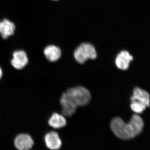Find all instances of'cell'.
<instances>
[{
	"label": "cell",
	"mask_w": 150,
	"mask_h": 150,
	"mask_svg": "<svg viewBox=\"0 0 150 150\" xmlns=\"http://www.w3.org/2000/svg\"><path fill=\"white\" fill-rule=\"evenodd\" d=\"M91 95L88 90L83 86H76L68 89L63 93L60 98L63 115L70 117L74 114L79 106L88 104Z\"/></svg>",
	"instance_id": "6da1fadb"
},
{
	"label": "cell",
	"mask_w": 150,
	"mask_h": 150,
	"mask_svg": "<svg viewBox=\"0 0 150 150\" xmlns=\"http://www.w3.org/2000/svg\"><path fill=\"white\" fill-rule=\"evenodd\" d=\"M144 126L143 119L137 114L132 115L128 123L118 117H115L110 122V128L113 133L123 140L131 139L137 137L142 132Z\"/></svg>",
	"instance_id": "7a4b0ae2"
},
{
	"label": "cell",
	"mask_w": 150,
	"mask_h": 150,
	"mask_svg": "<svg viewBox=\"0 0 150 150\" xmlns=\"http://www.w3.org/2000/svg\"><path fill=\"white\" fill-rule=\"evenodd\" d=\"M97 56L96 49L91 43H81L74 51L75 59L78 63L81 64H83L88 59H96Z\"/></svg>",
	"instance_id": "3957f363"
},
{
	"label": "cell",
	"mask_w": 150,
	"mask_h": 150,
	"mask_svg": "<svg viewBox=\"0 0 150 150\" xmlns=\"http://www.w3.org/2000/svg\"><path fill=\"white\" fill-rule=\"evenodd\" d=\"M27 53L23 50H19L14 51L11 64L13 68L20 70L25 68L28 63Z\"/></svg>",
	"instance_id": "277c9868"
},
{
	"label": "cell",
	"mask_w": 150,
	"mask_h": 150,
	"mask_svg": "<svg viewBox=\"0 0 150 150\" xmlns=\"http://www.w3.org/2000/svg\"><path fill=\"white\" fill-rule=\"evenodd\" d=\"M14 144L18 150H30L34 144L32 137L29 134H18L14 140Z\"/></svg>",
	"instance_id": "5b68a950"
},
{
	"label": "cell",
	"mask_w": 150,
	"mask_h": 150,
	"mask_svg": "<svg viewBox=\"0 0 150 150\" xmlns=\"http://www.w3.org/2000/svg\"><path fill=\"white\" fill-rule=\"evenodd\" d=\"M45 143L46 146L51 150H58L61 148L62 142L59 134L55 131L48 132L45 135Z\"/></svg>",
	"instance_id": "8992f818"
},
{
	"label": "cell",
	"mask_w": 150,
	"mask_h": 150,
	"mask_svg": "<svg viewBox=\"0 0 150 150\" xmlns=\"http://www.w3.org/2000/svg\"><path fill=\"white\" fill-rule=\"evenodd\" d=\"M133 56L128 51L123 50L117 55L115 60V63L118 69L126 70L129 68L131 61H133Z\"/></svg>",
	"instance_id": "52a82bcc"
},
{
	"label": "cell",
	"mask_w": 150,
	"mask_h": 150,
	"mask_svg": "<svg viewBox=\"0 0 150 150\" xmlns=\"http://www.w3.org/2000/svg\"><path fill=\"white\" fill-rule=\"evenodd\" d=\"M16 25L13 22L7 18L0 21V35L3 39H7L13 35Z\"/></svg>",
	"instance_id": "ba28073f"
},
{
	"label": "cell",
	"mask_w": 150,
	"mask_h": 150,
	"mask_svg": "<svg viewBox=\"0 0 150 150\" xmlns=\"http://www.w3.org/2000/svg\"><path fill=\"white\" fill-rule=\"evenodd\" d=\"M43 54L49 62H57L62 56V51L58 46L50 45L45 47L43 50Z\"/></svg>",
	"instance_id": "9c48e42d"
},
{
	"label": "cell",
	"mask_w": 150,
	"mask_h": 150,
	"mask_svg": "<svg viewBox=\"0 0 150 150\" xmlns=\"http://www.w3.org/2000/svg\"><path fill=\"white\" fill-rule=\"evenodd\" d=\"M131 101H139L146 105L147 107L150 106V96L147 92L139 87H136L133 91Z\"/></svg>",
	"instance_id": "30bf717a"
},
{
	"label": "cell",
	"mask_w": 150,
	"mask_h": 150,
	"mask_svg": "<svg viewBox=\"0 0 150 150\" xmlns=\"http://www.w3.org/2000/svg\"><path fill=\"white\" fill-rule=\"evenodd\" d=\"M48 125L55 129H59L66 126L67 120L65 116L57 112H54L48 120Z\"/></svg>",
	"instance_id": "8fae6325"
},
{
	"label": "cell",
	"mask_w": 150,
	"mask_h": 150,
	"mask_svg": "<svg viewBox=\"0 0 150 150\" xmlns=\"http://www.w3.org/2000/svg\"><path fill=\"white\" fill-rule=\"evenodd\" d=\"M147 106L146 105L144 104L139 101L134 100L131 101V110H133L136 113L140 114L144 112V110H146Z\"/></svg>",
	"instance_id": "7c38bea8"
},
{
	"label": "cell",
	"mask_w": 150,
	"mask_h": 150,
	"mask_svg": "<svg viewBox=\"0 0 150 150\" xmlns=\"http://www.w3.org/2000/svg\"><path fill=\"white\" fill-rule=\"evenodd\" d=\"M3 75V71L2 69L1 68V67H0V79H1Z\"/></svg>",
	"instance_id": "4fadbf2b"
},
{
	"label": "cell",
	"mask_w": 150,
	"mask_h": 150,
	"mask_svg": "<svg viewBox=\"0 0 150 150\" xmlns=\"http://www.w3.org/2000/svg\"><path fill=\"white\" fill-rule=\"evenodd\" d=\"M53 1H59V0H53Z\"/></svg>",
	"instance_id": "5bb4252c"
}]
</instances>
